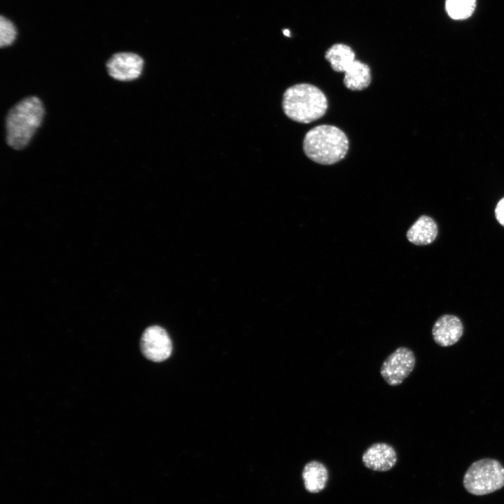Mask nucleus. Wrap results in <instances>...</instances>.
Wrapping results in <instances>:
<instances>
[{
    "instance_id": "ddd939ff",
    "label": "nucleus",
    "mask_w": 504,
    "mask_h": 504,
    "mask_svg": "<svg viewBox=\"0 0 504 504\" xmlns=\"http://www.w3.org/2000/svg\"><path fill=\"white\" fill-rule=\"evenodd\" d=\"M325 58L330 62L335 71L344 73L355 60V53L349 46L336 43L328 49Z\"/></svg>"
},
{
    "instance_id": "20e7f679",
    "label": "nucleus",
    "mask_w": 504,
    "mask_h": 504,
    "mask_svg": "<svg viewBox=\"0 0 504 504\" xmlns=\"http://www.w3.org/2000/svg\"><path fill=\"white\" fill-rule=\"evenodd\" d=\"M463 484L465 490L475 496L496 491L504 486V467L494 458L479 459L466 470Z\"/></svg>"
},
{
    "instance_id": "f257e3e1",
    "label": "nucleus",
    "mask_w": 504,
    "mask_h": 504,
    "mask_svg": "<svg viewBox=\"0 0 504 504\" xmlns=\"http://www.w3.org/2000/svg\"><path fill=\"white\" fill-rule=\"evenodd\" d=\"M44 115L41 101L26 97L15 104L6 117V142L15 150L24 148L40 126Z\"/></svg>"
},
{
    "instance_id": "1a4fd4ad",
    "label": "nucleus",
    "mask_w": 504,
    "mask_h": 504,
    "mask_svg": "<svg viewBox=\"0 0 504 504\" xmlns=\"http://www.w3.org/2000/svg\"><path fill=\"white\" fill-rule=\"evenodd\" d=\"M364 465L372 470L384 472L391 469L397 461L395 449L386 442H375L363 452Z\"/></svg>"
},
{
    "instance_id": "4468645a",
    "label": "nucleus",
    "mask_w": 504,
    "mask_h": 504,
    "mask_svg": "<svg viewBox=\"0 0 504 504\" xmlns=\"http://www.w3.org/2000/svg\"><path fill=\"white\" fill-rule=\"evenodd\" d=\"M477 0H446L445 10L453 20H463L473 14Z\"/></svg>"
},
{
    "instance_id": "0eeeda50",
    "label": "nucleus",
    "mask_w": 504,
    "mask_h": 504,
    "mask_svg": "<svg viewBox=\"0 0 504 504\" xmlns=\"http://www.w3.org/2000/svg\"><path fill=\"white\" fill-rule=\"evenodd\" d=\"M143 59L133 52H121L113 55L106 62L108 74L120 81L137 78L142 71Z\"/></svg>"
},
{
    "instance_id": "dca6fc26",
    "label": "nucleus",
    "mask_w": 504,
    "mask_h": 504,
    "mask_svg": "<svg viewBox=\"0 0 504 504\" xmlns=\"http://www.w3.org/2000/svg\"><path fill=\"white\" fill-rule=\"evenodd\" d=\"M495 216L498 223L504 226V197L498 202L495 209Z\"/></svg>"
},
{
    "instance_id": "7ed1b4c3",
    "label": "nucleus",
    "mask_w": 504,
    "mask_h": 504,
    "mask_svg": "<svg viewBox=\"0 0 504 504\" xmlns=\"http://www.w3.org/2000/svg\"><path fill=\"white\" fill-rule=\"evenodd\" d=\"M284 113L291 120L309 123L321 118L328 108L325 94L317 87L300 83L288 88L282 100Z\"/></svg>"
},
{
    "instance_id": "f3484780",
    "label": "nucleus",
    "mask_w": 504,
    "mask_h": 504,
    "mask_svg": "<svg viewBox=\"0 0 504 504\" xmlns=\"http://www.w3.org/2000/svg\"><path fill=\"white\" fill-rule=\"evenodd\" d=\"M283 34H284L286 36H290V30L288 29H284L283 30Z\"/></svg>"
},
{
    "instance_id": "9b49d317",
    "label": "nucleus",
    "mask_w": 504,
    "mask_h": 504,
    "mask_svg": "<svg viewBox=\"0 0 504 504\" xmlns=\"http://www.w3.org/2000/svg\"><path fill=\"white\" fill-rule=\"evenodd\" d=\"M302 476L306 490L310 493H318L326 486L328 471L323 463L314 460L306 463Z\"/></svg>"
},
{
    "instance_id": "2eb2a0df",
    "label": "nucleus",
    "mask_w": 504,
    "mask_h": 504,
    "mask_svg": "<svg viewBox=\"0 0 504 504\" xmlns=\"http://www.w3.org/2000/svg\"><path fill=\"white\" fill-rule=\"evenodd\" d=\"M17 31L13 23L4 16L0 17V46L11 45L15 41Z\"/></svg>"
},
{
    "instance_id": "9d476101",
    "label": "nucleus",
    "mask_w": 504,
    "mask_h": 504,
    "mask_svg": "<svg viewBox=\"0 0 504 504\" xmlns=\"http://www.w3.org/2000/svg\"><path fill=\"white\" fill-rule=\"evenodd\" d=\"M438 234V226L435 220L428 216H420L407 232V238L412 244L419 246L432 243Z\"/></svg>"
},
{
    "instance_id": "f8f14e48",
    "label": "nucleus",
    "mask_w": 504,
    "mask_h": 504,
    "mask_svg": "<svg viewBox=\"0 0 504 504\" xmlns=\"http://www.w3.org/2000/svg\"><path fill=\"white\" fill-rule=\"evenodd\" d=\"M343 83L351 90H362L371 83L370 67L359 60H354L344 71Z\"/></svg>"
},
{
    "instance_id": "423d86ee",
    "label": "nucleus",
    "mask_w": 504,
    "mask_h": 504,
    "mask_svg": "<svg viewBox=\"0 0 504 504\" xmlns=\"http://www.w3.org/2000/svg\"><path fill=\"white\" fill-rule=\"evenodd\" d=\"M144 356L153 362L167 359L172 351V341L167 332L158 326H150L144 332L140 342Z\"/></svg>"
},
{
    "instance_id": "6e6552de",
    "label": "nucleus",
    "mask_w": 504,
    "mask_h": 504,
    "mask_svg": "<svg viewBox=\"0 0 504 504\" xmlns=\"http://www.w3.org/2000/svg\"><path fill=\"white\" fill-rule=\"evenodd\" d=\"M463 330V325L459 318L451 314H444L435 322L432 335L437 344L446 347L458 342Z\"/></svg>"
},
{
    "instance_id": "f03ea898",
    "label": "nucleus",
    "mask_w": 504,
    "mask_h": 504,
    "mask_svg": "<svg viewBox=\"0 0 504 504\" xmlns=\"http://www.w3.org/2000/svg\"><path fill=\"white\" fill-rule=\"evenodd\" d=\"M305 155L312 161L324 165L342 160L349 150V140L340 128L321 125L311 129L303 140Z\"/></svg>"
},
{
    "instance_id": "39448f33",
    "label": "nucleus",
    "mask_w": 504,
    "mask_h": 504,
    "mask_svg": "<svg viewBox=\"0 0 504 504\" xmlns=\"http://www.w3.org/2000/svg\"><path fill=\"white\" fill-rule=\"evenodd\" d=\"M416 363L414 352L406 346L398 347L383 361L380 374L386 383L395 386L401 384L413 371Z\"/></svg>"
}]
</instances>
